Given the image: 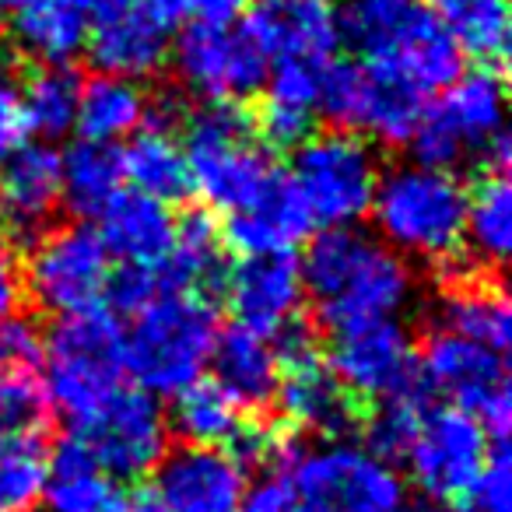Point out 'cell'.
<instances>
[{
    "instance_id": "1",
    "label": "cell",
    "mask_w": 512,
    "mask_h": 512,
    "mask_svg": "<svg viewBox=\"0 0 512 512\" xmlns=\"http://www.w3.org/2000/svg\"><path fill=\"white\" fill-rule=\"evenodd\" d=\"M299 271L330 330L393 320L414 299V274L404 256L358 228H323Z\"/></svg>"
},
{
    "instance_id": "2",
    "label": "cell",
    "mask_w": 512,
    "mask_h": 512,
    "mask_svg": "<svg viewBox=\"0 0 512 512\" xmlns=\"http://www.w3.org/2000/svg\"><path fill=\"white\" fill-rule=\"evenodd\" d=\"M341 39L358 64L414 85L421 95L442 92L463 74V57L425 0H344Z\"/></svg>"
},
{
    "instance_id": "3",
    "label": "cell",
    "mask_w": 512,
    "mask_h": 512,
    "mask_svg": "<svg viewBox=\"0 0 512 512\" xmlns=\"http://www.w3.org/2000/svg\"><path fill=\"white\" fill-rule=\"evenodd\" d=\"M218 341L211 302L190 288H162L130 313L123 330V369L151 397H176L204 379Z\"/></svg>"
},
{
    "instance_id": "4",
    "label": "cell",
    "mask_w": 512,
    "mask_h": 512,
    "mask_svg": "<svg viewBox=\"0 0 512 512\" xmlns=\"http://www.w3.org/2000/svg\"><path fill=\"white\" fill-rule=\"evenodd\" d=\"M379 242L400 256L446 264L463 249L467 190L456 172L428 165H397L379 176L369 207Z\"/></svg>"
},
{
    "instance_id": "5",
    "label": "cell",
    "mask_w": 512,
    "mask_h": 512,
    "mask_svg": "<svg viewBox=\"0 0 512 512\" xmlns=\"http://www.w3.org/2000/svg\"><path fill=\"white\" fill-rule=\"evenodd\" d=\"M179 144L186 155L190 190H197L218 211L235 214L256 204L281 179L256 137V123L235 102H207L197 109L186 120Z\"/></svg>"
},
{
    "instance_id": "6",
    "label": "cell",
    "mask_w": 512,
    "mask_h": 512,
    "mask_svg": "<svg viewBox=\"0 0 512 512\" xmlns=\"http://www.w3.org/2000/svg\"><path fill=\"white\" fill-rule=\"evenodd\" d=\"M418 165L456 172L463 165L484 162L491 172L509 165L505 137V85L495 71L460 74L453 85L425 106L411 141Z\"/></svg>"
},
{
    "instance_id": "7",
    "label": "cell",
    "mask_w": 512,
    "mask_h": 512,
    "mask_svg": "<svg viewBox=\"0 0 512 512\" xmlns=\"http://www.w3.org/2000/svg\"><path fill=\"white\" fill-rule=\"evenodd\" d=\"M43 393L46 404L74 428H81L116 390L123 379V327L113 313L60 316L50 341L43 344Z\"/></svg>"
},
{
    "instance_id": "8",
    "label": "cell",
    "mask_w": 512,
    "mask_h": 512,
    "mask_svg": "<svg viewBox=\"0 0 512 512\" xmlns=\"http://www.w3.org/2000/svg\"><path fill=\"white\" fill-rule=\"evenodd\" d=\"M292 484L288 512H397L407 502L404 481L390 460L348 439L292 449L285 460Z\"/></svg>"
},
{
    "instance_id": "9",
    "label": "cell",
    "mask_w": 512,
    "mask_h": 512,
    "mask_svg": "<svg viewBox=\"0 0 512 512\" xmlns=\"http://www.w3.org/2000/svg\"><path fill=\"white\" fill-rule=\"evenodd\" d=\"M376 151L348 130L313 134L295 148L292 176L299 200L306 204L313 225L355 228L369 214L379 186Z\"/></svg>"
},
{
    "instance_id": "10",
    "label": "cell",
    "mask_w": 512,
    "mask_h": 512,
    "mask_svg": "<svg viewBox=\"0 0 512 512\" xmlns=\"http://www.w3.org/2000/svg\"><path fill=\"white\" fill-rule=\"evenodd\" d=\"M421 386L442 393L453 407L477 418L491 442H505L512 421L509 376L498 351L463 341L446 330H432L418 358Z\"/></svg>"
},
{
    "instance_id": "11",
    "label": "cell",
    "mask_w": 512,
    "mask_h": 512,
    "mask_svg": "<svg viewBox=\"0 0 512 512\" xmlns=\"http://www.w3.org/2000/svg\"><path fill=\"white\" fill-rule=\"evenodd\" d=\"M113 278V256L88 225H60L36 239L25 260V292L39 309L74 316L99 309Z\"/></svg>"
},
{
    "instance_id": "12",
    "label": "cell",
    "mask_w": 512,
    "mask_h": 512,
    "mask_svg": "<svg viewBox=\"0 0 512 512\" xmlns=\"http://www.w3.org/2000/svg\"><path fill=\"white\" fill-rule=\"evenodd\" d=\"M428 95L365 64L330 60L323 67L320 113L348 134H369L379 144H407L428 106Z\"/></svg>"
},
{
    "instance_id": "13",
    "label": "cell",
    "mask_w": 512,
    "mask_h": 512,
    "mask_svg": "<svg viewBox=\"0 0 512 512\" xmlns=\"http://www.w3.org/2000/svg\"><path fill=\"white\" fill-rule=\"evenodd\" d=\"M183 18L186 0H95L85 50L102 74L141 81L162 71Z\"/></svg>"
},
{
    "instance_id": "14",
    "label": "cell",
    "mask_w": 512,
    "mask_h": 512,
    "mask_svg": "<svg viewBox=\"0 0 512 512\" xmlns=\"http://www.w3.org/2000/svg\"><path fill=\"white\" fill-rule=\"evenodd\" d=\"M491 446L495 442L477 425V418H470L460 407H421L418 425L407 439L404 460L425 498L460 502L470 484L481 477Z\"/></svg>"
},
{
    "instance_id": "15",
    "label": "cell",
    "mask_w": 512,
    "mask_h": 512,
    "mask_svg": "<svg viewBox=\"0 0 512 512\" xmlns=\"http://www.w3.org/2000/svg\"><path fill=\"white\" fill-rule=\"evenodd\" d=\"M71 435L81 439L92 460L116 481H137L151 474L169 453V418L151 393L134 386H120Z\"/></svg>"
},
{
    "instance_id": "16",
    "label": "cell",
    "mask_w": 512,
    "mask_h": 512,
    "mask_svg": "<svg viewBox=\"0 0 512 512\" xmlns=\"http://www.w3.org/2000/svg\"><path fill=\"white\" fill-rule=\"evenodd\" d=\"M327 362L355 400L383 404V400L425 393L418 376V355L397 316L334 330V348Z\"/></svg>"
},
{
    "instance_id": "17",
    "label": "cell",
    "mask_w": 512,
    "mask_h": 512,
    "mask_svg": "<svg viewBox=\"0 0 512 512\" xmlns=\"http://www.w3.org/2000/svg\"><path fill=\"white\" fill-rule=\"evenodd\" d=\"M271 60L246 25H193L176 46V78L204 102H235L264 88Z\"/></svg>"
},
{
    "instance_id": "18",
    "label": "cell",
    "mask_w": 512,
    "mask_h": 512,
    "mask_svg": "<svg viewBox=\"0 0 512 512\" xmlns=\"http://www.w3.org/2000/svg\"><path fill=\"white\" fill-rule=\"evenodd\" d=\"M278 390L274 397L281 400V411L292 425L306 428V432L327 435V439H341L351 425H355V397L344 390L337 372L330 369L327 355L316 351V344L292 327L288 334L278 337Z\"/></svg>"
},
{
    "instance_id": "19",
    "label": "cell",
    "mask_w": 512,
    "mask_h": 512,
    "mask_svg": "<svg viewBox=\"0 0 512 512\" xmlns=\"http://www.w3.org/2000/svg\"><path fill=\"white\" fill-rule=\"evenodd\" d=\"M155 498L169 512H239L246 467L225 446H179L158 460Z\"/></svg>"
},
{
    "instance_id": "20",
    "label": "cell",
    "mask_w": 512,
    "mask_h": 512,
    "mask_svg": "<svg viewBox=\"0 0 512 512\" xmlns=\"http://www.w3.org/2000/svg\"><path fill=\"white\" fill-rule=\"evenodd\" d=\"M225 295L239 327L278 341L281 334L299 327L306 285L292 253H264L242 256L228 271Z\"/></svg>"
},
{
    "instance_id": "21",
    "label": "cell",
    "mask_w": 512,
    "mask_h": 512,
    "mask_svg": "<svg viewBox=\"0 0 512 512\" xmlns=\"http://www.w3.org/2000/svg\"><path fill=\"white\" fill-rule=\"evenodd\" d=\"M246 29L267 60L327 67L341 46V15L334 0H256Z\"/></svg>"
},
{
    "instance_id": "22",
    "label": "cell",
    "mask_w": 512,
    "mask_h": 512,
    "mask_svg": "<svg viewBox=\"0 0 512 512\" xmlns=\"http://www.w3.org/2000/svg\"><path fill=\"white\" fill-rule=\"evenodd\" d=\"M99 239L123 267L162 271L176 242V214L169 204L144 197L137 190H120L99 214Z\"/></svg>"
},
{
    "instance_id": "23",
    "label": "cell",
    "mask_w": 512,
    "mask_h": 512,
    "mask_svg": "<svg viewBox=\"0 0 512 512\" xmlns=\"http://www.w3.org/2000/svg\"><path fill=\"white\" fill-rule=\"evenodd\" d=\"M60 207V151L50 144H22L0 165V228L8 235H36Z\"/></svg>"
},
{
    "instance_id": "24",
    "label": "cell",
    "mask_w": 512,
    "mask_h": 512,
    "mask_svg": "<svg viewBox=\"0 0 512 512\" xmlns=\"http://www.w3.org/2000/svg\"><path fill=\"white\" fill-rule=\"evenodd\" d=\"M39 355L43 341L32 323L18 316L0 320V435L36 432L50 411L36 376Z\"/></svg>"
},
{
    "instance_id": "25",
    "label": "cell",
    "mask_w": 512,
    "mask_h": 512,
    "mask_svg": "<svg viewBox=\"0 0 512 512\" xmlns=\"http://www.w3.org/2000/svg\"><path fill=\"white\" fill-rule=\"evenodd\" d=\"M43 512H134L123 481L92 460L81 439H64L46 460Z\"/></svg>"
},
{
    "instance_id": "26",
    "label": "cell",
    "mask_w": 512,
    "mask_h": 512,
    "mask_svg": "<svg viewBox=\"0 0 512 512\" xmlns=\"http://www.w3.org/2000/svg\"><path fill=\"white\" fill-rule=\"evenodd\" d=\"M323 67L302 60H274V71L264 81V109L256 116V134H264L278 148H299L313 137L320 113Z\"/></svg>"
},
{
    "instance_id": "27",
    "label": "cell",
    "mask_w": 512,
    "mask_h": 512,
    "mask_svg": "<svg viewBox=\"0 0 512 512\" xmlns=\"http://www.w3.org/2000/svg\"><path fill=\"white\" fill-rule=\"evenodd\" d=\"M309 232H313V218H309L306 204L288 179H278L256 204L242 207L228 218L221 239L242 256H264L292 253L299 242H306Z\"/></svg>"
},
{
    "instance_id": "28",
    "label": "cell",
    "mask_w": 512,
    "mask_h": 512,
    "mask_svg": "<svg viewBox=\"0 0 512 512\" xmlns=\"http://www.w3.org/2000/svg\"><path fill=\"white\" fill-rule=\"evenodd\" d=\"M207 365L214 369V383L239 407H264L278 390L281 362L274 341L239 327V323L218 330Z\"/></svg>"
},
{
    "instance_id": "29",
    "label": "cell",
    "mask_w": 512,
    "mask_h": 512,
    "mask_svg": "<svg viewBox=\"0 0 512 512\" xmlns=\"http://www.w3.org/2000/svg\"><path fill=\"white\" fill-rule=\"evenodd\" d=\"M95 0H29L11 18L15 43L43 64L74 60L88 43Z\"/></svg>"
},
{
    "instance_id": "30",
    "label": "cell",
    "mask_w": 512,
    "mask_h": 512,
    "mask_svg": "<svg viewBox=\"0 0 512 512\" xmlns=\"http://www.w3.org/2000/svg\"><path fill=\"white\" fill-rule=\"evenodd\" d=\"M435 320L446 334H456L463 341L484 344V348L505 355L512 341V313L509 299L495 281L484 278H463L442 292L439 306H435Z\"/></svg>"
},
{
    "instance_id": "31",
    "label": "cell",
    "mask_w": 512,
    "mask_h": 512,
    "mask_svg": "<svg viewBox=\"0 0 512 512\" xmlns=\"http://www.w3.org/2000/svg\"><path fill=\"white\" fill-rule=\"evenodd\" d=\"M120 169L137 193L162 200V204L183 200L190 193L183 144L165 123H148L130 134L127 151L120 155Z\"/></svg>"
},
{
    "instance_id": "32",
    "label": "cell",
    "mask_w": 512,
    "mask_h": 512,
    "mask_svg": "<svg viewBox=\"0 0 512 512\" xmlns=\"http://www.w3.org/2000/svg\"><path fill=\"white\" fill-rule=\"evenodd\" d=\"M151 116L148 95L137 81L120 78V74H95L85 81L78 92V120L74 127L81 130L85 141L113 144L130 137L144 127Z\"/></svg>"
},
{
    "instance_id": "33",
    "label": "cell",
    "mask_w": 512,
    "mask_h": 512,
    "mask_svg": "<svg viewBox=\"0 0 512 512\" xmlns=\"http://www.w3.org/2000/svg\"><path fill=\"white\" fill-rule=\"evenodd\" d=\"M123 169L113 144L81 137L67 155H60V204L81 218H99L102 207L120 193Z\"/></svg>"
},
{
    "instance_id": "34",
    "label": "cell",
    "mask_w": 512,
    "mask_h": 512,
    "mask_svg": "<svg viewBox=\"0 0 512 512\" xmlns=\"http://www.w3.org/2000/svg\"><path fill=\"white\" fill-rule=\"evenodd\" d=\"M439 22L460 57L484 64V71L498 67L509 53V0H442Z\"/></svg>"
},
{
    "instance_id": "35",
    "label": "cell",
    "mask_w": 512,
    "mask_h": 512,
    "mask_svg": "<svg viewBox=\"0 0 512 512\" xmlns=\"http://www.w3.org/2000/svg\"><path fill=\"white\" fill-rule=\"evenodd\" d=\"M169 425L186 446H232L246 428L242 407L214 379H197L176 393Z\"/></svg>"
},
{
    "instance_id": "36",
    "label": "cell",
    "mask_w": 512,
    "mask_h": 512,
    "mask_svg": "<svg viewBox=\"0 0 512 512\" xmlns=\"http://www.w3.org/2000/svg\"><path fill=\"white\" fill-rule=\"evenodd\" d=\"M463 242L474 246L484 264H505L512 249V186L505 172H488L477 190L467 193Z\"/></svg>"
},
{
    "instance_id": "37",
    "label": "cell",
    "mask_w": 512,
    "mask_h": 512,
    "mask_svg": "<svg viewBox=\"0 0 512 512\" xmlns=\"http://www.w3.org/2000/svg\"><path fill=\"white\" fill-rule=\"evenodd\" d=\"M221 246H225V239H221L211 214H186L183 221H176V242H172V253L162 267L165 285L190 288V292L204 288L221 271Z\"/></svg>"
},
{
    "instance_id": "38",
    "label": "cell",
    "mask_w": 512,
    "mask_h": 512,
    "mask_svg": "<svg viewBox=\"0 0 512 512\" xmlns=\"http://www.w3.org/2000/svg\"><path fill=\"white\" fill-rule=\"evenodd\" d=\"M22 92V109L29 134L39 137H64L67 130H74L78 120V92L81 81L67 71L64 64H43L39 71H32L25 78Z\"/></svg>"
},
{
    "instance_id": "39",
    "label": "cell",
    "mask_w": 512,
    "mask_h": 512,
    "mask_svg": "<svg viewBox=\"0 0 512 512\" xmlns=\"http://www.w3.org/2000/svg\"><path fill=\"white\" fill-rule=\"evenodd\" d=\"M46 460L50 456L36 432L0 435V512H39Z\"/></svg>"
},
{
    "instance_id": "40",
    "label": "cell",
    "mask_w": 512,
    "mask_h": 512,
    "mask_svg": "<svg viewBox=\"0 0 512 512\" xmlns=\"http://www.w3.org/2000/svg\"><path fill=\"white\" fill-rule=\"evenodd\" d=\"M421 407H425V393H411V397L383 400L376 404L369 418V449L383 460H400L411 439L414 425L421 418Z\"/></svg>"
},
{
    "instance_id": "41",
    "label": "cell",
    "mask_w": 512,
    "mask_h": 512,
    "mask_svg": "<svg viewBox=\"0 0 512 512\" xmlns=\"http://www.w3.org/2000/svg\"><path fill=\"white\" fill-rule=\"evenodd\" d=\"M460 512H512V470L505 442H495L481 477L460 498Z\"/></svg>"
},
{
    "instance_id": "42",
    "label": "cell",
    "mask_w": 512,
    "mask_h": 512,
    "mask_svg": "<svg viewBox=\"0 0 512 512\" xmlns=\"http://www.w3.org/2000/svg\"><path fill=\"white\" fill-rule=\"evenodd\" d=\"M25 302V260L15 246V235L0 228V320L18 316Z\"/></svg>"
},
{
    "instance_id": "43",
    "label": "cell",
    "mask_w": 512,
    "mask_h": 512,
    "mask_svg": "<svg viewBox=\"0 0 512 512\" xmlns=\"http://www.w3.org/2000/svg\"><path fill=\"white\" fill-rule=\"evenodd\" d=\"M292 509V484H288L285 463L281 467H267L260 481L246 484L242 491L239 512H288Z\"/></svg>"
},
{
    "instance_id": "44",
    "label": "cell",
    "mask_w": 512,
    "mask_h": 512,
    "mask_svg": "<svg viewBox=\"0 0 512 512\" xmlns=\"http://www.w3.org/2000/svg\"><path fill=\"white\" fill-rule=\"evenodd\" d=\"M29 137V123H25L22 92L11 78L0 74V165L8 162Z\"/></svg>"
},
{
    "instance_id": "45",
    "label": "cell",
    "mask_w": 512,
    "mask_h": 512,
    "mask_svg": "<svg viewBox=\"0 0 512 512\" xmlns=\"http://www.w3.org/2000/svg\"><path fill=\"white\" fill-rule=\"evenodd\" d=\"M249 11V0H186V15L197 25H235Z\"/></svg>"
},
{
    "instance_id": "46",
    "label": "cell",
    "mask_w": 512,
    "mask_h": 512,
    "mask_svg": "<svg viewBox=\"0 0 512 512\" xmlns=\"http://www.w3.org/2000/svg\"><path fill=\"white\" fill-rule=\"evenodd\" d=\"M397 512H449L446 502H435V498H418V502H404Z\"/></svg>"
},
{
    "instance_id": "47",
    "label": "cell",
    "mask_w": 512,
    "mask_h": 512,
    "mask_svg": "<svg viewBox=\"0 0 512 512\" xmlns=\"http://www.w3.org/2000/svg\"><path fill=\"white\" fill-rule=\"evenodd\" d=\"M134 512H169V509H165V505H158L155 498H148V502L134 505Z\"/></svg>"
},
{
    "instance_id": "48",
    "label": "cell",
    "mask_w": 512,
    "mask_h": 512,
    "mask_svg": "<svg viewBox=\"0 0 512 512\" xmlns=\"http://www.w3.org/2000/svg\"><path fill=\"white\" fill-rule=\"evenodd\" d=\"M25 4H29V0H0V11H11V15H15V11H22Z\"/></svg>"
}]
</instances>
